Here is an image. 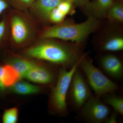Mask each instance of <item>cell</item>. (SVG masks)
<instances>
[{"instance_id": "cell-1", "label": "cell", "mask_w": 123, "mask_h": 123, "mask_svg": "<svg viewBox=\"0 0 123 123\" xmlns=\"http://www.w3.org/2000/svg\"><path fill=\"white\" fill-rule=\"evenodd\" d=\"M21 53L25 57L45 61L68 70L80 62L84 55L80 44L65 43L53 38L37 40Z\"/></svg>"}, {"instance_id": "cell-2", "label": "cell", "mask_w": 123, "mask_h": 123, "mask_svg": "<svg viewBox=\"0 0 123 123\" xmlns=\"http://www.w3.org/2000/svg\"><path fill=\"white\" fill-rule=\"evenodd\" d=\"M7 12L10 27L9 45L19 48L33 44L37 40L41 24L28 10L11 8Z\"/></svg>"}, {"instance_id": "cell-3", "label": "cell", "mask_w": 123, "mask_h": 123, "mask_svg": "<svg viewBox=\"0 0 123 123\" xmlns=\"http://www.w3.org/2000/svg\"><path fill=\"white\" fill-rule=\"evenodd\" d=\"M100 25L99 20L91 15L85 21L79 24L64 21L54 25L42 27L36 41L53 38L70 41L80 44Z\"/></svg>"}, {"instance_id": "cell-4", "label": "cell", "mask_w": 123, "mask_h": 123, "mask_svg": "<svg viewBox=\"0 0 123 123\" xmlns=\"http://www.w3.org/2000/svg\"><path fill=\"white\" fill-rule=\"evenodd\" d=\"M94 94L101 97L110 93L123 95V86L106 76L85 54L79 64Z\"/></svg>"}, {"instance_id": "cell-5", "label": "cell", "mask_w": 123, "mask_h": 123, "mask_svg": "<svg viewBox=\"0 0 123 123\" xmlns=\"http://www.w3.org/2000/svg\"><path fill=\"white\" fill-rule=\"evenodd\" d=\"M80 62L71 69L60 68L57 81L52 86L49 99V107L53 114L67 116L69 112L67 96L73 74Z\"/></svg>"}, {"instance_id": "cell-6", "label": "cell", "mask_w": 123, "mask_h": 123, "mask_svg": "<svg viewBox=\"0 0 123 123\" xmlns=\"http://www.w3.org/2000/svg\"><path fill=\"white\" fill-rule=\"evenodd\" d=\"M93 94L91 87L78 65L72 77L68 92L67 103L69 111L78 113Z\"/></svg>"}, {"instance_id": "cell-7", "label": "cell", "mask_w": 123, "mask_h": 123, "mask_svg": "<svg viewBox=\"0 0 123 123\" xmlns=\"http://www.w3.org/2000/svg\"><path fill=\"white\" fill-rule=\"evenodd\" d=\"M112 109L101 97L93 94L82 107L75 119L86 123H105Z\"/></svg>"}, {"instance_id": "cell-8", "label": "cell", "mask_w": 123, "mask_h": 123, "mask_svg": "<svg viewBox=\"0 0 123 123\" xmlns=\"http://www.w3.org/2000/svg\"><path fill=\"white\" fill-rule=\"evenodd\" d=\"M115 52L101 53L96 59L98 68L108 78L116 82L123 81V61Z\"/></svg>"}, {"instance_id": "cell-9", "label": "cell", "mask_w": 123, "mask_h": 123, "mask_svg": "<svg viewBox=\"0 0 123 123\" xmlns=\"http://www.w3.org/2000/svg\"><path fill=\"white\" fill-rule=\"evenodd\" d=\"M59 69L55 70L48 66L38 64L29 70L23 77L36 83L54 86L58 79Z\"/></svg>"}, {"instance_id": "cell-10", "label": "cell", "mask_w": 123, "mask_h": 123, "mask_svg": "<svg viewBox=\"0 0 123 123\" xmlns=\"http://www.w3.org/2000/svg\"><path fill=\"white\" fill-rule=\"evenodd\" d=\"M64 0H35L28 9L30 13L41 25L47 24L52 10Z\"/></svg>"}, {"instance_id": "cell-11", "label": "cell", "mask_w": 123, "mask_h": 123, "mask_svg": "<svg viewBox=\"0 0 123 123\" xmlns=\"http://www.w3.org/2000/svg\"><path fill=\"white\" fill-rule=\"evenodd\" d=\"M113 0H94L85 6L86 11L97 19L105 17L108 10L112 5Z\"/></svg>"}, {"instance_id": "cell-12", "label": "cell", "mask_w": 123, "mask_h": 123, "mask_svg": "<svg viewBox=\"0 0 123 123\" xmlns=\"http://www.w3.org/2000/svg\"><path fill=\"white\" fill-rule=\"evenodd\" d=\"M97 49L100 53L121 51L123 50V38L118 35L111 36L99 43Z\"/></svg>"}, {"instance_id": "cell-13", "label": "cell", "mask_w": 123, "mask_h": 123, "mask_svg": "<svg viewBox=\"0 0 123 123\" xmlns=\"http://www.w3.org/2000/svg\"><path fill=\"white\" fill-rule=\"evenodd\" d=\"M2 82L5 88L12 86L19 80L20 75L9 63L2 64Z\"/></svg>"}, {"instance_id": "cell-14", "label": "cell", "mask_w": 123, "mask_h": 123, "mask_svg": "<svg viewBox=\"0 0 123 123\" xmlns=\"http://www.w3.org/2000/svg\"><path fill=\"white\" fill-rule=\"evenodd\" d=\"M9 63L17 70L20 76L22 77L29 70L38 64L33 61L21 57L13 58L10 61Z\"/></svg>"}, {"instance_id": "cell-15", "label": "cell", "mask_w": 123, "mask_h": 123, "mask_svg": "<svg viewBox=\"0 0 123 123\" xmlns=\"http://www.w3.org/2000/svg\"><path fill=\"white\" fill-rule=\"evenodd\" d=\"M122 95L117 93H110L101 96L103 101L113 110L123 116V98Z\"/></svg>"}, {"instance_id": "cell-16", "label": "cell", "mask_w": 123, "mask_h": 123, "mask_svg": "<svg viewBox=\"0 0 123 123\" xmlns=\"http://www.w3.org/2000/svg\"><path fill=\"white\" fill-rule=\"evenodd\" d=\"M7 11L2 14L0 20V50L9 45L10 27Z\"/></svg>"}, {"instance_id": "cell-17", "label": "cell", "mask_w": 123, "mask_h": 123, "mask_svg": "<svg viewBox=\"0 0 123 123\" xmlns=\"http://www.w3.org/2000/svg\"><path fill=\"white\" fill-rule=\"evenodd\" d=\"M41 88L26 82L18 81L12 86L13 91L18 94L28 95L38 93L42 91Z\"/></svg>"}, {"instance_id": "cell-18", "label": "cell", "mask_w": 123, "mask_h": 123, "mask_svg": "<svg viewBox=\"0 0 123 123\" xmlns=\"http://www.w3.org/2000/svg\"><path fill=\"white\" fill-rule=\"evenodd\" d=\"M106 17L113 22L123 23V6L122 3L114 2L108 10Z\"/></svg>"}, {"instance_id": "cell-19", "label": "cell", "mask_w": 123, "mask_h": 123, "mask_svg": "<svg viewBox=\"0 0 123 123\" xmlns=\"http://www.w3.org/2000/svg\"><path fill=\"white\" fill-rule=\"evenodd\" d=\"M11 8L20 10H28L35 0H8Z\"/></svg>"}, {"instance_id": "cell-20", "label": "cell", "mask_w": 123, "mask_h": 123, "mask_svg": "<svg viewBox=\"0 0 123 123\" xmlns=\"http://www.w3.org/2000/svg\"><path fill=\"white\" fill-rule=\"evenodd\" d=\"M18 111L16 108H12L6 110L2 117L4 123H15L18 120Z\"/></svg>"}, {"instance_id": "cell-21", "label": "cell", "mask_w": 123, "mask_h": 123, "mask_svg": "<svg viewBox=\"0 0 123 123\" xmlns=\"http://www.w3.org/2000/svg\"><path fill=\"white\" fill-rule=\"evenodd\" d=\"M66 16L56 7L50 13L49 17L48 22L55 24H59L64 21Z\"/></svg>"}, {"instance_id": "cell-22", "label": "cell", "mask_w": 123, "mask_h": 123, "mask_svg": "<svg viewBox=\"0 0 123 123\" xmlns=\"http://www.w3.org/2000/svg\"><path fill=\"white\" fill-rule=\"evenodd\" d=\"M74 3L73 0H64L60 2L56 7L60 11L66 15L74 12L73 9Z\"/></svg>"}, {"instance_id": "cell-23", "label": "cell", "mask_w": 123, "mask_h": 123, "mask_svg": "<svg viewBox=\"0 0 123 123\" xmlns=\"http://www.w3.org/2000/svg\"><path fill=\"white\" fill-rule=\"evenodd\" d=\"M120 115L118 113L112 109L111 114L107 119L105 123H118V117Z\"/></svg>"}, {"instance_id": "cell-24", "label": "cell", "mask_w": 123, "mask_h": 123, "mask_svg": "<svg viewBox=\"0 0 123 123\" xmlns=\"http://www.w3.org/2000/svg\"><path fill=\"white\" fill-rule=\"evenodd\" d=\"M11 8L8 0H0V20L4 12Z\"/></svg>"}, {"instance_id": "cell-25", "label": "cell", "mask_w": 123, "mask_h": 123, "mask_svg": "<svg viewBox=\"0 0 123 123\" xmlns=\"http://www.w3.org/2000/svg\"><path fill=\"white\" fill-rule=\"evenodd\" d=\"M74 3L78 7H84L89 2V0H73Z\"/></svg>"}, {"instance_id": "cell-26", "label": "cell", "mask_w": 123, "mask_h": 123, "mask_svg": "<svg viewBox=\"0 0 123 123\" xmlns=\"http://www.w3.org/2000/svg\"><path fill=\"white\" fill-rule=\"evenodd\" d=\"M120 0L121 1H122L123 0Z\"/></svg>"}]
</instances>
